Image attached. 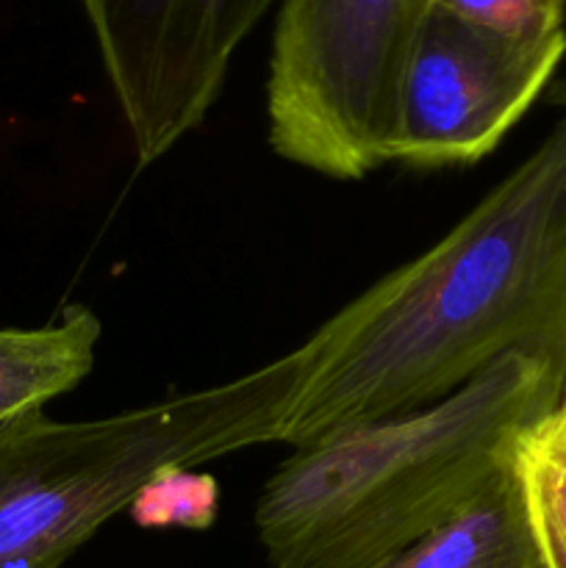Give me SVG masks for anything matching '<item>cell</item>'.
I'll return each instance as SVG.
<instances>
[{
  "label": "cell",
  "instance_id": "obj_3",
  "mask_svg": "<svg viewBox=\"0 0 566 568\" xmlns=\"http://www.w3.org/2000/svg\"><path fill=\"white\" fill-rule=\"evenodd\" d=\"M305 372V349L242 377L103 419L39 410L0 430V568H61L139 488L194 466L277 444Z\"/></svg>",
  "mask_w": 566,
  "mask_h": 568
},
{
  "label": "cell",
  "instance_id": "obj_5",
  "mask_svg": "<svg viewBox=\"0 0 566 568\" xmlns=\"http://www.w3.org/2000/svg\"><path fill=\"white\" fill-rule=\"evenodd\" d=\"M566 53V31L514 39L427 6L397 94L392 161L420 170L475 164L542 94Z\"/></svg>",
  "mask_w": 566,
  "mask_h": 568
},
{
  "label": "cell",
  "instance_id": "obj_6",
  "mask_svg": "<svg viewBox=\"0 0 566 568\" xmlns=\"http://www.w3.org/2000/svg\"><path fill=\"white\" fill-rule=\"evenodd\" d=\"M281 3L81 0L139 170L205 120L239 44Z\"/></svg>",
  "mask_w": 566,
  "mask_h": 568
},
{
  "label": "cell",
  "instance_id": "obj_2",
  "mask_svg": "<svg viewBox=\"0 0 566 568\" xmlns=\"http://www.w3.org/2000/svg\"><path fill=\"white\" fill-rule=\"evenodd\" d=\"M564 392V364L508 353L438 403L294 447L255 508L272 568L392 558L469 508Z\"/></svg>",
  "mask_w": 566,
  "mask_h": 568
},
{
  "label": "cell",
  "instance_id": "obj_10",
  "mask_svg": "<svg viewBox=\"0 0 566 568\" xmlns=\"http://www.w3.org/2000/svg\"><path fill=\"white\" fill-rule=\"evenodd\" d=\"M128 510L144 530H209L220 514V486L192 466H170L139 488Z\"/></svg>",
  "mask_w": 566,
  "mask_h": 568
},
{
  "label": "cell",
  "instance_id": "obj_9",
  "mask_svg": "<svg viewBox=\"0 0 566 568\" xmlns=\"http://www.w3.org/2000/svg\"><path fill=\"white\" fill-rule=\"evenodd\" d=\"M514 469L544 568H566V392L522 433Z\"/></svg>",
  "mask_w": 566,
  "mask_h": 568
},
{
  "label": "cell",
  "instance_id": "obj_7",
  "mask_svg": "<svg viewBox=\"0 0 566 568\" xmlns=\"http://www.w3.org/2000/svg\"><path fill=\"white\" fill-rule=\"evenodd\" d=\"M372 568H544L514 464L469 508Z\"/></svg>",
  "mask_w": 566,
  "mask_h": 568
},
{
  "label": "cell",
  "instance_id": "obj_12",
  "mask_svg": "<svg viewBox=\"0 0 566 568\" xmlns=\"http://www.w3.org/2000/svg\"><path fill=\"white\" fill-rule=\"evenodd\" d=\"M564 105H566V94H564ZM560 122H564V125H566V114H564V120H560Z\"/></svg>",
  "mask_w": 566,
  "mask_h": 568
},
{
  "label": "cell",
  "instance_id": "obj_4",
  "mask_svg": "<svg viewBox=\"0 0 566 568\" xmlns=\"http://www.w3.org/2000/svg\"><path fill=\"white\" fill-rule=\"evenodd\" d=\"M431 0H283L266 114L281 159L336 181L392 161L408 48Z\"/></svg>",
  "mask_w": 566,
  "mask_h": 568
},
{
  "label": "cell",
  "instance_id": "obj_1",
  "mask_svg": "<svg viewBox=\"0 0 566 568\" xmlns=\"http://www.w3.org/2000/svg\"><path fill=\"white\" fill-rule=\"evenodd\" d=\"M281 444L438 403L508 353L566 366V125L309 342Z\"/></svg>",
  "mask_w": 566,
  "mask_h": 568
},
{
  "label": "cell",
  "instance_id": "obj_8",
  "mask_svg": "<svg viewBox=\"0 0 566 568\" xmlns=\"http://www.w3.org/2000/svg\"><path fill=\"white\" fill-rule=\"evenodd\" d=\"M100 320L67 305L59 320L31 331H0V430L72 392L94 366Z\"/></svg>",
  "mask_w": 566,
  "mask_h": 568
},
{
  "label": "cell",
  "instance_id": "obj_11",
  "mask_svg": "<svg viewBox=\"0 0 566 568\" xmlns=\"http://www.w3.org/2000/svg\"><path fill=\"white\" fill-rule=\"evenodd\" d=\"M431 6L503 37L549 39L564 33L566 0H431Z\"/></svg>",
  "mask_w": 566,
  "mask_h": 568
}]
</instances>
